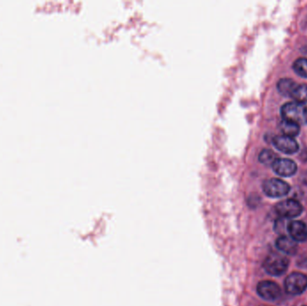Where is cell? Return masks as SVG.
I'll use <instances>...</instances> for the list:
<instances>
[{"instance_id":"obj_1","label":"cell","mask_w":307,"mask_h":306,"mask_svg":"<svg viewBox=\"0 0 307 306\" xmlns=\"http://www.w3.org/2000/svg\"><path fill=\"white\" fill-rule=\"evenodd\" d=\"M281 116L284 120L301 125L307 123V107L297 103H287L281 108Z\"/></svg>"},{"instance_id":"obj_2","label":"cell","mask_w":307,"mask_h":306,"mask_svg":"<svg viewBox=\"0 0 307 306\" xmlns=\"http://www.w3.org/2000/svg\"><path fill=\"white\" fill-rule=\"evenodd\" d=\"M288 266L289 260L287 257L277 253L269 254L263 262L265 271L271 276H281L287 271Z\"/></svg>"},{"instance_id":"obj_3","label":"cell","mask_w":307,"mask_h":306,"mask_svg":"<svg viewBox=\"0 0 307 306\" xmlns=\"http://www.w3.org/2000/svg\"><path fill=\"white\" fill-rule=\"evenodd\" d=\"M284 286L288 295H301L307 288V276L299 272H294L286 278Z\"/></svg>"},{"instance_id":"obj_4","label":"cell","mask_w":307,"mask_h":306,"mask_svg":"<svg viewBox=\"0 0 307 306\" xmlns=\"http://www.w3.org/2000/svg\"><path fill=\"white\" fill-rule=\"evenodd\" d=\"M263 191L268 197H281L289 193L290 186L282 180L273 178L263 183Z\"/></svg>"},{"instance_id":"obj_5","label":"cell","mask_w":307,"mask_h":306,"mask_svg":"<svg viewBox=\"0 0 307 306\" xmlns=\"http://www.w3.org/2000/svg\"><path fill=\"white\" fill-rule=\"evenodd\" d=\"M276 213L281 218H295L303 212L302 205L296 199L289 198L277 203L275 206Z\"/></svg>"},{"instance_id":"obj_6","label":"cell","mask_w":307,"mask_h":306,"mask_svg":"<svg viewBox=\"0 0 307 306\" xmlns=\"http://www.w3.org/2000/svg\"><path fill=\"white\" fill-rule=\"evenodd\" d=\"M257 293L264 300L275 301L281 296V289L275 282L264 280L258 284Z\"/></svg>"},{"instance_id":"obj_7","label":"cell","mask_w":307,"mask_h":306,"mask_svg":"<svg viewBox=\"0 0 307 306\" xmlns=\"http://www.w3.org/2000/svg\"><path fill=\"white\" fill-rule=\"evenodd\" d=\"M271 167L277 175L282 177H291L297 171V163L290 159L285 158H277Z\"/></svg>"},{"instance_id":"obj_8","label":"cell","mask_w":307,"mask_h":306,"mask_svg":"<svg viewBox=\"0 0 307 306\" xmlns=\"http://www.w3.org/2000/svg\"><path fill=\"white\" fill-rule=\"evenodd\" d=\"M273 146L278 151L287 154H293L298 152L299 146L295 138H288L286 136H277L272 139Z\"/></svg>"},{"instance_id":"obj_9","label":"cell","mask_w":307,"mask_h":306,"mask_svg":"<svg viewBox=\"0 0 307 306\" xmlns=\"http://www.w3.org/2000/svg\"><path fill=\"white\" fill-rule=\"evenodd\" d=\"M287 232L295 242H305L307 241V226L302 221H291L288 223Z\"/></svg>"},{"instance_id":"obj_10","label":"cell","mask_w":307,"mask_h":306,"mask_svg":"<svg viewBox=\"0 0 307 306\" xmlns=\"http://www.w3.org/2000/svg\"><path fill=\"white\" fill-rule=\"evenodd\" d=\"M276 246L280 252L287 255H295L297 254L298 250L297 242H295L292 238L286 235H281L277 238Z\"/></svg>"},{"instance_id":"obj_11","label":"cell","mask_w":307,"mask_h":306,"mask_svg":"<svg viewBox=\"0 0 307 306\" xmlns=\"http://www.w3.org/2000/svg\"><path fill=\"white\" fill-rule=\"evenodd\" d=\"M289 97L292 98L297 104L302 105L307 104V84H297L293 89Z\"/></svg>"},{"instance_id":"obj_12","label":"cell","mask_w":307,"mask_h":306,"mask_svg":"<svg viewBox=\"0 0 307 306\" xmlns=\"http://www.w3.org/2000/svg\"><path fill=\"white\" fill-rule=\"evenodd\" d=\"M279 129L282 132L283 136H286L288 138H296L300 133V126L293 122H289L287 120L282 119V121L279 123Z\"/></svg>"},{"instance_id":"obj_13","label":"cell","mask_w":307,"mask_h":306,"mask_svg":"<svg viewBox=\"0 0 307 306\" xmlns=\"http://www.w3.org/2000/svg\"><path fill=\"white\" fill-rule=\"evenodd\" d=\"M297 83L293 81L292 79L282 78L277 82V91L284 96L289 97L290 94L293 91L294 87L297 85Z\"/></svg>"},{"instance_id":"obj_14","label":"cell","mask_w":307,"mask_h":306,"mask_svg":"<svg viewBox=\"0 0 307 306\" xmlns=\"http://www.w3.org/2000/svg\"><path fill=\"white\" fill-rule=\"evenodd\" d=\"M277 153L273 152L272 150L269 149H263L261 153H259V161L260 163L265 164V165H271L275 163V161L277 159Z\"/></svg>"},{"instance_id":"obj_15","label":"cell","mask_w":307,"mask_h":306,"mask_svg":"<svg viewBox=\"0 0 307 306\" xmlns=\"http://www.w3.org/2000/svg\"><path fill=\"white\" fill-rule=\"evenodd\" d=\"M293 69L299 76L307 78V59H297L293 64Z\"/></svg>"},{"instance_id":"obj_16","label":"cell","mask_w":307,"mask_h":306,"mask_svg":"<svg viewBox=\"0 0 307 306\" xmlns=\"http://www.w3.org/2000/svg\"><path fill=\"white\" fill-rule=\"evenodd\" d=\"M285 228H286V227H285L284 218H280V219H278V220L276 221V224H275V231H276V232L280 233V234H282L284 230H285Z\"/></svg>"},{"instance_id":"obj_17","label":"cell","mask_w":307,"mask_h":306,"mask_svg":"<svg viewBox=\"0 0 307 306\" xmlns=\"http://www.w3.org/2000/svg\"><path fill=\"white\" fill-rule=\"evenodd\" d=\"M258 200H260V197L256 196V195H251L249 198H248V203L250 206H253V205H257Z\"/></svg>"},{"instance_id":"obj_18","label":"cell","mask_w":307,"mask_h":306,"mask_svg":"<svg viewBox=\"0 0 307 306\" xmlns=\"http://www.w3.org/2000/svg\"></svg>"}]
</instances>
